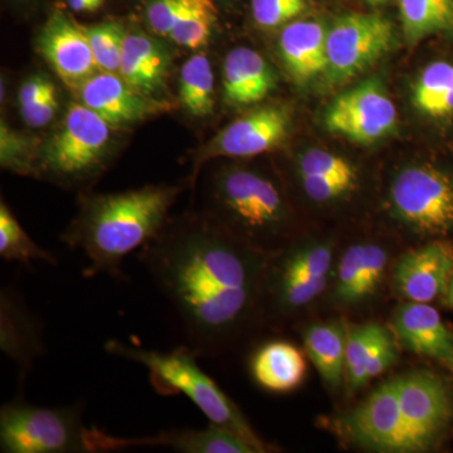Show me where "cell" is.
<instances>
[{
  "label": "cell",
  "instance_id": "obj_1",
  "mask_svg": "<svg viewBox=\"0 0 453 453\" xmlns=\"http://www.w3.org/2000/svg\"><path fill=\"white\" fill-rule=\"evenodd\" d=\"M271 252L211 219L164 229L140 259L179 319L198 356L216 353L258 311Z\"/></svg>",
  "mask_w": 453,
  "mask_h": 453
},
{
  "label": "cell",
  "instance_id": "obj_2",
  "mask_svg": "<svg viewBox=\"0 0 453 453\" xmlns=\"http://www.w3.org/2000/svg\"><path fill=\"white\" fill-rule=\"evenodd\" d=\"M179 193V187L146 186L83 198L79 216L62 237L88 258L83 276L125 279L122 261L162 234Z\"/></svg>",
  "mask_w": 453,
  "mask_h": 453
},
{
  "label": "cell",
  "instance_id": "obj_3",
  "mask_svg": "<svg viewBox=\"0 0 453 453\" xmlns=\"http://www.w3.org/2000/svg\"><path fill=\"white\" fill-rule=\"evenodd\" d=\"M105 349L112 356L145 366L154 389L163 395H184L202 411L211 425L244 438L257 453L271 451L238 405L198 365V354L189 345L172 351L148 350L110 340Z\"/></svg>",
  "mask_w": 453,
  "mask_h": 453
},
{
  "label": "cell",
  "instance_id": "obj_4",
  "mask_svg": "<svg viewBox=\"0 0 453 453\" xmlns=\"http://www.w3.org/2000/svg\"><path fill=\"white\" fill-rule=\"evenodd\" d=\"M211 198L214 210L234 226L231 234L259 250L266 251L262 244L282 234L288 219L285 198L275 181L257 170H220Z\"/></svg>",
  "mask_w": 453,
  "mask_h": 453
},
{
  "label": "cell",
  "instance_id": "obj_5",
  "mask_svg": "<svg viewBox=\"0 0 453 453\" xmlns=\"http://www.w3.org/2000/svg\"><path fill=\"white\" fill-rule=\"evenodd\" d=\"M81 408L41 407L19 393L0 410V451L4 453H92Z\"/></svg>",
  "mask_w": 453,
  "mask_h": 453
},
{
  "label": "cell",
  "instance_id": "obj_6",
  "mask_svg": "<svg viewBox=\"0 0 453 453\" xmlns=\"http://www.w3.org/2000/svg\"><path fill=\"white\" fill-rule=\"evenodd\" d=\"M333 267L334 246L330 241H310L279 255L271 253L258 310L275 316L300 311L326 290Z\"/></svg>",
  "mask_w": 453,
  "mask_h": 453
},
{
  "label": "cell",
  "instance_id": "obj_7",
  "mask_svg": "<svg viewBox=\"0 0 453 453\" xmlns=\"http://www.w3.org/2000/svg\"><path fill=\"white\" fill-rule=\"evenodd\" d=\"M111 129L88 106L73 104L61 127L42 146L37 175L73 186L94 178L105 163Z\"/></svg>",
  "mask_w": 453,
  "mask_h": 453
},
{
  "label": "cell",
  "instance_id": "obj_8",
  "mask_svg": "<svg viewBox=\"0 0 453 453\" xmlns=\"http://www.w3.org/2000/svg\"><path fill=\"white\" fill-rule=\"evenodd\" d=\"M390 210L416 234L446 235L453 231V175L431 165L407 166L389 190Z\"/></svg>",
  "mask_w": 453,
  "mask_h": 453
},
{
  "label": "cell",
  "instance_id": "obj_9",
  "mask_svg": "<svg viewBox=\"0 0 453 453\" xmlns=\"http://www.w3.org/2000/svg\"><path fill=\"white\" fill-rule=\"evenodd\" d=\"M395 27L380 14H347L327 29V67L330 85H342L372 67L392 50Z\"/></svg>",
  "mask_w": 453,
  "mask_h": 453
},
{
  "label": "cell",
  "instance_id": "obj_10",
  "mask_svg": "<svg viewBox=\"0 0 453 453\" xmlns=\"http://www.w3.org/2000/svg\"><path fill=\"white\" fill-rule=\"evenodd\" d=\"M404 421L417 453L440 443L453 421V389L449 381L428 371H412L395 377Z\"/></svg>",
  "mask_w": 453,
  "mask_h": 453
},
{
  "label": "cell",
  "instance_id": "obj_11",
  "mask_svg": "<svg viewBox=\"0 0 453 453\" xmlns=\"http://www.w3.org/2000/svg\"><path fill=\"white\" fill-rule=\"evenodd\" d=\"M345 436L360 449L417 453L399 403L395 378L384 381L342 418Z\"/></svg>",
  "mask_w": 453,
  "mask_h": 453
},
{
  "label": "cell",
  "instance_id": "obj_12",
  "mask_svg": "<svg viewBox=\"0 0 453 453\" xmlns=\"http://www.w3.org/2000/svg\"><path fill=\"white\" fill-rule=\"evenodd\" d=\"M325 127L357 144L369 145L396 127V109L377 80H368L339 95L325 112Z\"/></svg>",
  "mask_w": 453,
  "mask_h": 453
},
{
  "label": "cell",
  "instance_id": "obj_13",
  "mask_svg": "<svg viewBox=\"0 0 453 453\" xmlns=\"http://www.w3.org/2000/svg\"><path fill=\"white\" fill-rule=\"evenodd\" d=\"M290 112L281 106H264L237 119L219 131L196 157L199 164L211 157H251L275 150L288 136Z\"/></svg>",
  "mask_w": 453,
  "mask_h": 453
},
{
  "label": "cell",
  "instance_id": "obj_14",
  "mask_svg": "<svg viewBox=\"0 0 453 453\" xmlns=\"http://www.w3.org/2000/svg\"><path fill=\"white\" fill-rule=\"evenodd\" d=\"M453 277V244L432 241L401 256L393 268V285L405 301L429 303L445 296Z\"/></svg>",
  "mask_w": 453,
  "mask_h": 453
},
{
  "label": "cell",
  "instance_id": "obj_15",
  "mask_svg": "<svg viewBox=\"0 0 453 453\" xmlns=\"http://www.w3.org/2000/svg\"><path fill=\"white\" fill-rule=\"evenodd\" d=\"M91 452H110L130 447H166L184 453H257L244 438L219 426L207 428L173 429L157 436L121 438L98 428L89 429Z\"/></svg>",
  "mask_w": 453,
  "mask_h": 453
},
{
  "label": "cell",
  "instance_id": "obj_16",
  "mask_svg": "<svg viewBox=\"0 0 453 453\" xmlns=\"http://www.w3.org/2000/svg\"><path fill=\"white\" fill-rule=\"evenodd\" d=\"M38 50L71 88H81L98 70L85 28L56 13L38 38Z\"/></svg>",
  "mask_w": 453,
  "mask_h": 453
},
{
  "label": "cell",
  "instance_id": "obj_17",
  "mask_svg": "<svg viewBox=\"0 0 453 453\" xmlns=\"http://www.w3.org/2000/svg\"><path fill=\"white\" fill-rule=\"evenodd\" d=\"M79 91L83 105L111 127L136 124L168 109V103L139 94L119 73L100 71L89 77Z\"/></svg>",
  "mask_w": 453,
  "mask_h": 453
},
{
  "label": "cell",
  "instance_id": "obj_18",
  "mask_svg": "<svg viewBox=\"0 0 453 453\" xmlns=\"http://www.w3.org/2000/svg\"><path fill=\"white\" fill-rule=\"evenodd\" d=\"M393 333L407 350L453 374V332L429 303L405 301L393 315Z\"/></svg>",
  "mask_w": 453,
  "mask_h": 453
},
{
  "label": "cell",
  "instance_id": "obj_19",
  "mask_svg": "<svg viewBox=\"0 0 453 453\" xmlns=\"http://www.w3.org/2000/svg\"><path fill=\"white\" fill-rule=\"evenodd\" d=\"M0 349L19 371V392L35 360L46 353L43 327L14 288H3L0 294Z\"/></svg>",
  "mask_w": 453,
  "mask_h": 453
},
{
  "label": "cell",
  "instance_id": "obj_20",
  "mask_svg": "<svg viewBox=\"0 0 453 453\" xmlns=\"http://www.w3.org/2000/svg\"><path fill=\"white\" fill-rule=\"evenodd\" d=\"M389 255L380 244H351L342 253L334 276L333 299L339 305H359L380 290Z\"/></svg>",
  "mask_w": 453,
  "mask_h": 453
},
{
  "label": "cell",
  "instance_id": "obj_21",
  "mask_svg": "<svg viewBox=\"0 0 453 453\" xmlns=\"http://www.w3.org/2000/svg\"><path fill=\"white\" fill-rule=\"evenodd\" d=\"M169 73L170 55L163 43L145 33H127L118 73L131 88L145 97L159 100Z\"/></svg>",
  "mask_w": 453,
  "mask_h": 453
},
{
  "label": "cell",
  "instance_id": "obj_22",
  "mask_svg": "<svg viewBox=\"0 0 453 453\" xmlns=\"http://www.w3.org/2000/svg\"><path fill=\"white\" fill-rule=\"evenodd\" d=\"M276 86L275 70L257 50L237 47L226 56L223 97L228 105H255L264 101Z\"/></svg>",
  "mask_w": 453,
  "mask_h": 453
},
{
  "label": "cell",
  "instance_id": "obj_23",
  "mask_svg": "<svg viewBox=\"0 0 453 453\" xmlns=\"http://www.w3.org/2000/svg\"><path fill=\"white\" fill-rule=\"evenodd\" d=\"M327 29L319 20H296L280 35L283 65L296 85H306L326 73Z\"/></svg>",
  "mask_w": 453,
  "mask_h": 453
},
{
  "label": "cell",
  "instance_id": "obj_24",
  "mask_svg": "<svg viewBox=\"0 0 453 453\" xmlns=\"http://www.w3.org/2000/svg\"><path fill=\"white\" fill-rule=\"evenodd\" d=\"M251 374L261 388L288 393L301 386L306 375V360L299 348L288 342H265L251 357Z\"/></svg>",
  "mask_w": 453,
  "mask_h": 453
},
{
  "label": "cell",
  "instance_id": "obj_25",
  "mask_svg": "<svg viewBox=\"0 0 453 453\" xmlns=\"http://www.w3.org/2000/svg\"><path fill=\"white\" fill-rule=\"evenodd\" d=\"M349 327L342 321H327L306 326L303 348L327 387L344 386Z\"/></svg>",
  "mask_w": 453,
  "mask_h": 453
},
{
  "label": "cell",
  "instance_id": "obj_26",
  "mask_svg": "<svg viewBox=\"0 0 453 453\" xmlns=\"http://www.w3.org/2000/svg\"><path fill=\"white\" fill-rule=\"evenodd\" d=\"M408 44L453 29V0H399Z\"/></svg>",
  "mask_w": 453,
  "mask_h": 453
},
{
  "label": "cell",
  "instance_id": "obj_27",
  "mask_svg": "<svg viewBox=\"0 0 453 453\" xmlns=\"http://www.w3.org/2000/svg\"><path fill=\"white\" fill-rule=\"evenodd\" d=\"M414 106L434 119L453 115V65L434 62L427 65L413 88Z\"/></svg>",
  "mask_w": 453,
  "mask_h": 453
},
{
  "label": "cell",
  "instance_id": "obj_28",
  "mask_svg": "<svg viewBox=\"0 0 453 453\" xmlns=\"http://www.w3.org/2000/svg\"><path fill=\"white\" fill-rule=\"evenodd\" d=\"M179 100L193 118L213 113L214 73L207 56L195 55L184 62L179 77Z\"/></svg>",
  "mask_w": 453,
  "mask_h": 453
},
{
  "label": "cell",
  "instance_id": "obj_29",
  "mask_svg": "<svg viewBox=\"0 0 453 453\" xmlns=\"http://www.w3.org/2000/svg\"><path fill=\"white\" fill-rule=\"evenodd\" d=\"M0 257L25 265L32 262L58 265L56 255L42 249L29 237L4 201L0 203Z\"/></svg>",
  "mask_w": 453,
  "mask_h": 453
},
{
  "label": "cell",
  "instance_id": "obj_30",
  "mask_svg": "<svg viewBox=\"0 0 453 453\" xmlns=\"http://www.w3.org/2000/svg\"><path fill=\"white\" fill-rule=\"evenodd\" d=\"M388 332L378 323H365L349 327L347 363L344 386L348 393H354L365 386V371L381 338Z\"/></svg>",
  "mask_w": 453,
  "mask_h": 453
},
{
  "label": "cell",
  "instance_id": "obj_31",
  "mask_svg": "<svg viewBox=\"0 0 453 453\" xmlns=\"http://www.w3.org/2000/svg\"><path fill=\"white\" fill-rule=\"evenodd\" d=\"M217 20L219 9L211 0H187L169 38L186 49H201L210 42Z\"/></svg>",
  "mask_w": 453,
  "mask_h": 453
},
{
  "label": "cell",
  "instance_id": "obj_32",
  "mask_svg": "<svg viewBox=\"0 0 453 453\" xmlns=\"http://www.w3.org/2000/svg\"><path fill=\"white\" fill-rule=\"evenodd\" d=\"M299 178H312L319 180L342 184L357 192L359 188V173L345 157L324 149H310L301 155L297 163Z\"/></svg>",
  "mask_w": 453,
  "mask_h": 453
},
{
  "label": "cell",
  "instance_id": "obj_33",
  "mask_svg": "<svg viewBox=\"0 0 453 453\" xmlns=\"http://www.w3.org/2000/svg\"><path fill=\"white\" fill-rule=\"evenodd\" d=\"M37 140L11 129L4 121L0 125V164L3 169L20 175H37L41 149Z\"/></svg>",
  "mask_w": 453,
  "mask_h": 453
},
{
  "label": "cell",
  "instance_id": "obj_34",
  "mask_svg": "<svg viewBox=\"0 0 453 453\" xmlns=\"http://www.w3.org/2000/svg\"><path fill=\"white\" fill-rule=\"evenodd\" d=\"M98 71L118 73L127 32L119 23L107 22L85 28Z\"/></svg>",
  "mask_w": 453,
  "mask_h": 453
},
{
  "label": "cell",
  "instance_id": "obj_35",
  "mask_svg": "<svg viewBox=\"0 0 453 453\" xmlns=\"http://www.w3.org/2000/svg\"><path fill=\"white\" fill-rule=\"evenodd\" d=\"M306 7V0H252V16L258 26L276 28L299 17Z\"/></svg>",
  "mask_w": 453,
  "mask_h": 453
},
{
  "label": "cell",
  "instance_id": "obj_36",
  "mask_svg": "<svg viewBox=\"0 0 453 453\" xmlns=\"http://www.w3.org/2000/svg\"><path fill=\"white\" fill-rule=\"evenodd\" d=\"M187 0H150L146 8V22L154 35L170 37Z\"/></svg>",
  "mask_w": 453,
  "mask_h": 453
},
{
  "label": "cell",
  "instance_id": "obj_37",
  "mask_svg": "<svg viewBox=\"0 0 453 453\" xmlns=\"http://www.w3.org/2000/svg\"><path fill=\"white\" fill-rule=\"evenodd\" d=\"M58 92H57L56 86L53 85L41 98L40 103L33 107L31 111L22 116L23 121L33 129H41V127L50 125V122L55 119L58 112Z\"/></svg>",
  "mask_w": 453,
  "mask_h": 453
},
{
  "label": "cell",
  "instance_id": "obj_38",
  "mask_svg": "<svg viewBox=\"0 0 453 453\" xmlns=\"http://www.w3.org/2000/svg\"><path fill=\"white\" fill-rule=\"evenodd\" d=\"M55 85L49 77L43 74H35L29 77L27 81L20 86L19 94H18V104H19L20 116L31 111L33 107L40 103L42 97L47 91Z\"/></svg>",
  "mask_w": 453,
  "mask_h": 453
},
{
  "label": "cell",
  "instance_id": "obj_39",
  "mask_svg": "<svg viewBox=\"0 0 453 453\" xmlns=\"http://www.w3.org/2000/svg\"><path fill=\"white\" fill-rule=\"evenodd\" d=\"M68 5L76 12L97 11L92 0H68Z\"/></svg>",
  "mask_w": 453,
  "mask_h": 453
},
{
  "label": "cell",
  "instance_id": "obj_40",
  "mask_svg": "<svg viewBox=\"0 0 453 453\" xmlns=\"http://www.w3.org/2000/svg\"><path fill=\"white\" fill-rule=\"evenodd\" d=\"M443 297H445L447 306L453 309V277L451 282H449V288H447L446 295Z\"/></svg>",
  "mask_w": 453,
  "mask_h": 453
},
{
  "label": "cell",
  "instance_id": "obj_41",
  "mask_svg": "<svg viewBox=\"0 0 453 453\" xmlns=\"http://www.w3.org/2000/svg\"><path fill=\"white\" fill-rule=\"evenodd\" d=\"M371 5H383L387 3L392 2V0H366Z\"/></svg>",
  "mask_w": 453,
  "mask_h": 453
},
{
  "label": "cell",
  "instance_id": "obj_42",
  "mask_svg": "<svg viewBox=\"0 0 453 453\" xmlns=\"http://www.w3.org/2000/svg\"><path fill=\"white\" fill-rule=\"evenodd\" d=\"M92 2H94L95 7L98 9L103 5L104 0H92Z\"/></svg>",
  "mask_w": 453,
  "mask_h": 453
}]
</instances>
